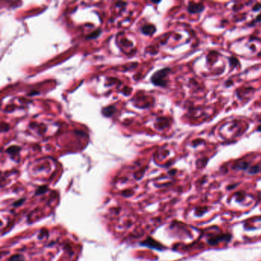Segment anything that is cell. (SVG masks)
I'll use <instances>...</instances> for the list:
<instances>
[{
	"label": "cell",
	"instance_id": "5b68a950",
	"mask_svg": "<svg viewBox=\"0 0 261 261\" xmlns=\"http://www.w3.org/2000/svg\"><path fill=\"white\" fill-rule=\"evenodd\" d=\"M230 63H231V67H233V66L238 65V64H239L238 60L237 59V58H235V57H231V59H230Z\"/></svg>",
	"mask_w": 261,
	"mask_h": 261
},
{
	"label": "cell",
	"instance_id": "52a82bcc",
	"mask_svg": "<svg viewBox=\"0 0 261 261\" xmlns=\"http://www.w3.org/2000/svg\"><path fill=\"white\" fill-rule=\"evenodd\" d=\"M260 21H261V14H260V15H258V16H257V17H256V19H255V20H254V21H253V23H256V22H260Z\"/></svg>",
	"mask_w": 261,
	"mask_h": 261
},
{
	"label": "cell",
	"instance_id": "8992f818",
	"mask_svg": "<svg viewBox=\"0 0 261 261\" xmlns=\"http://www.w3.org/2000/svg\"><path fill=\"white\" fill-rule=\"evenodd\" d=\"M260 9H261V5L257 4L253 8V10L254 11V12H257V11H259Z\"/></svg>",
	"mask_w": 261,
	"mask_h": 261
},
{
	"label": "cell",
	"instance_id": "3957f363",
	"mask_svg": "<svg viewBox=\"0 0 261 261\" xmlns=\"http://www.w3.org/2000/svg\"><path fill=\"white\" fill-rule=\"evenodd\" d=\"M115 111H116V109H115L114 106H107V107H106V108H104V110H103V113H104V115H105L106 117H110L111 115L115 113Z\"/></svg>",
	"mask_w": 261,
	"mask_h": 261
},
{
	"label": "cell",
	"instance_id": "6da1fadb",
	"mask_svg": "<svg viewBox=\"0 0 261 261\" xmlns=\"http://www.w3.org/2000/svg\"><path fill=\"white\" fill-rule=\"evenodd\" d=\"M170 71H171V70L168 68H163V69L158 70L151 77V81L156 86L166 87V84H167V81H166V77L168 75Z\"/></svg>",
	"mask_w": 261,
	"mask_h": 261
},
{
	"label": "cell",
	"instance_id": "277c9868",
	"mask_svg": "<svg viewBox=\"0 0 261 261\" xmlns=\"http://www.w3.org/2000/svg\"><path fill=\"white\" fill-rule=\"evenodd\" d=\"M142 32L146 35H152L155 32V28L153 26H146L142 28Z\"/></svg>",
	"mask_w": 261,
	"mask_h": 261
},
{
	"label": "cell",
	"instance_id": "ba28073f",
	"mask_svg": "<svg viewBox=\"0 0 261 261\" xmlns=\"http://www.w3.org/2000/svg\"><path fill=\"white\" fill-rule=\"evenodd\" d=\"M257 130H258V131H260L261 132V125L260 126H258V128H257Z\"/></svg>",
	"mask_w": 261,
	"mask_h": 261
},
{
	"label": "cell",
	"instance_id": "7a4b0ae2",
	"mask_svg": "<svg viewBox=\"0 0 261 261\" xmlns=\"http://www.w3.org/2000/svg\"><path fill=\"white\" fill-rule=\"evenodd\" d=\"M204 10V5L202 3L189 2L188 6V11L190 13H199Z\"/></svg>",
	"mask_w": 261,
	"mask_h": 261
}]
</instances>
